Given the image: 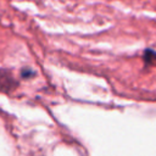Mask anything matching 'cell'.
<instances>
[{
  "label": "cell",
  "instance_id": "obj_1",
  "mask_svg": "<svg viewBox=\"0 0 156 156\" xmlns=\"http://www.w3.org/2000/svg\"><path fill=\"white\" fill-rule=\"evenodd\" d=\"M16 82L13 80L12 76L9 73V72H5V71H0V88L2 90H11L16 84Z\"/></svg>",
  "mask_w": 156,
  "mask_h": 156
}]
</instances>
